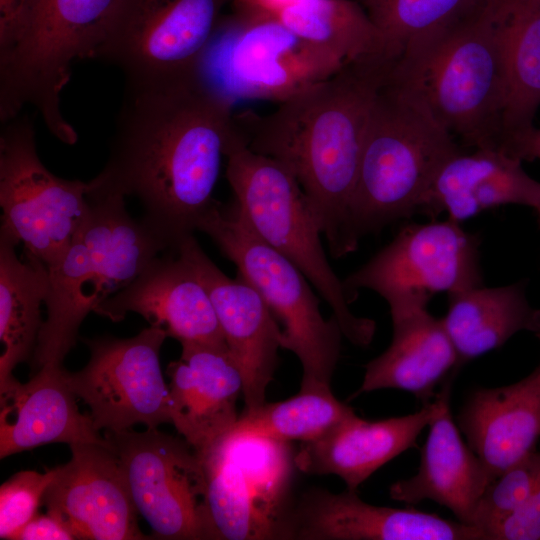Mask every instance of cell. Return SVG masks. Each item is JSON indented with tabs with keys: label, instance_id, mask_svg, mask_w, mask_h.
<instances>
[{
	"label": "cell",
	"instance_id": "6da1fadb",
	"mask_svg": "<svg viewBox=\"0 0 540 540\" xmlns=\"http://www.w3.org/2000/svg\"><path fill=\"white\" fill-rule=\"evenodd\" d=\"M232 100L203 70L125 80L108 158L88 193L138 199L141 217L175 251L219 203Z\"/></svg>",
	"mask_w": 540,
	"mask_h": 540
},
{
	"label": "cell",
	"instance_id": "7a4b0ae2",
	"mask_svg": "<svg viewBox=\"0 0 540 540\" xmlns=\"http://www.w3.org/2000/svg\"><path fill=\"white\" fill-rule=\"evenodd\" d=\"M394 61L378 56L345 64L269 114L234 115L250 149L293 173L336 258L357 248L349 207L369 115Z\"/></svg>",
	"mask_w": 540,
	"mask_h": 540
},
{
	"label": "cell",
	"instance_id": "3957f363",
	"mask_svg": "<svg viewBox=\"0 0 540 540\" xmlns=\"http://www.w3.org/2000/svg\"><path fill=\"white\" fill-rule=\"evenodd\" d=\"M511 1L493 0L465 19L412 39L388 75L417 94L465 147L501 151Z\"/></svg>",
	"mask_w": 540,
	"mask_h": 540
},
{
	"label": "cell",
	"instance_id": "277c9868",
	"mask_svg": "<svg viewBox=\"0 0 540 540\" xmlns=\"http://www.w3.org/2000/svg\"><path fill=\"white\" fill-rule=\"evenodd\" d=\"M88 215L49 271L47 317L33 365L63 366L90 312L125 288L155 257L171 250L147 223L127 211L125 197L90 194Z\"/></svg>",
	"mask_w": 540,
	"mask_h": 540
},
{
	"label": "cell",
	"instance_id": "5b68a950",
	"mask_svg": "<svg viewBox=\"0 0 540 540\" xmlns=\"http://www.w3.org/2000/svg\"><path fill=\"white\" fill-rule=\"evenodd\" d=\"M461 150L417 94L387 78L363 139L349 207L352 242L418 213L441 167Z\"/></svg>",
	"mask_w": 540,
	"mask_h": 540
},
{
	"label": "cell",
	"instance_id": "8992f818",
	"mask_svg": "<svg viewBox=\"0 0 540 540\" xmlns=\"http://www.w3.org/2000/svg\"><path fill=\"white\" fill-rule=\"evenodd\" d=\"M116 0H25L0 36V120L30 105L48 131L73 145L78 136L61 110L76 60L94 59Z\"/></svg>",
	"mask_w": 540,
	"mask_h": 540
},
{
	"label": "cell",
	"instance_id": "52a82bcc",
	"mask_svg": "<svg viewBox=\"0 0 540 540\" xmlns=\"http://www.w3.org/2000/svg\"><path fill=\"white\" fill-rule=\"evenodd\" d=\"M225 159L234 203L247 225L305 275L331 308L343 336L356 346H368L376 323L351 311L343 282L325 254L319 221L293 173L250 149L235 121Z\"/></svg>",
	"mask_w": 540,
	"mask_h": 540
},
{
	"label": "cell",
	"instance_id": "ba28073f",
	"mask_svg": "<svg viewBox=\"0 0 540 540\" xmlns=\"http://www.w3.org/2000/svg\"><path fill=\"white\" fill-rule=\"evenodd\" d=\"M261 295L279 321L282 348L298 358L300 389L330 387L343 333L335 317L325 319L311 284L285 256L262 241L236 204L220 202L199 226Z\"/></svg>",
	"mask_w": 540,
	"mask_h": 540
},
{
	"label": "cell",
	"instance_id": "9c48e42d",
	"mask_svg": "<svg viewBox=\"0 0 540 540\" xmlns=\"http://www.w3.org/2000/svg\"><path fill=\"white\" fill-rule=\"evenodd\" d=\"M89 183L50 172L36 146L32 118L19 114L0 133V233L47 266L66 251L85 221Z\"/></svg>",
	"mask_w": 540,
	"mask_h": 540
},
{
	"label": "cell",
	"instance_id": "30bf717a",
	"mask_svg": "<svg viewBox=\"0 0 540 540\" xmlns=\"http://www.w3.org/2000/svg\"><path fill=\"white\" fill-rule=\"evenodd\" d=\"M290 443L227 432L198 455L214 540L280 539L296 468Z\"/></svg>",
	"mask_w": 540,
	"mask_h": 540
},
{
	"label": "cell",
	"instance_id": "8fae6325",
	"mask_svg": "<svg viewBox=\"0 0 540 540\" xmlns=\"http://www.w3.org/2000/svg\"><path fill=\"white\" fill-rule=\"evenodd\" d=\"M134 506L166 540H214L201 458L184 440L147 428L105 431Z\"/></svg>",
	"mask_w": 540,
	"mask_h": 540
},
{
	"label": "cell",
	"instance_id": "7c38bea8",
	"mask_svg": "<svg viewBox=\"0 0 540 540\" xmlns=\"http://www.w3.org/2000/svg\"><path fill=\"white\" fill-rule=\"evenodd\" d=\"M229 0H116L94 59L117 66L125 80L203 70Z\"/></svg>",
	"mask_w": 540,
	"mask_h": 540
},
{
	"label": "cell",
	"instance_id": "4fadbf2b",
	"mask_svg": "<svg viewBox=\"0 0 540 540\" xmlns=\"http://www.w3.org/2000/svg\"><path fill=\"white\" fill-rule=\"evenodd\" d=\"M342 282L350 303L359 290H372L391 316L428 305L433 294L483 285L479 239L448 218L409 224Z\"/></svg>",
	"mask_w": 540,
	"mask_h": 540
},
{
	"label": "cell",
	"instance_id": "5bb4252c",
	"mask_svg": "<svg viewBox=\"0 0 540 540\" xmlns=\"http://www.w3.org/2000/svg\"><path fill=\"white\" fill-rule=\"evenodd\" d=\"M166 338L162 329L149 326L130 338L83 339L89 361L81 370L67 372V378L74 394L89 407L98 431L171 423L169 385L160 366Z\"/></svg>",
	"mask_w": 540,
	"mask_h": 540
},
{
	"label": "cell",
	"instance_id": "9a60e30c",
	"mask_svg": "<svg viewBox=\"0 0 540 540\" xmlns=\"http://www.w3.org/2000/svg\"><path fill=\"white\" fill-rule=\"evenodd\" d=\"M225 59L223 91L231 97L237 94L277 103L345 65L266 13H245V23L230 40Z\"/></svg>",
	"mask_w": 540,
	"mask_h": 540
},
{
	"label": "cell",
	"instance_id": "2e32d148",
	"mask_svg": "<svg viewBox=\"0 0 540 540\" xmlns=\"http://www.w3.org/2000/svg\"><path fill=\"white\" fill-rule=\"evenodd\" d=\"M282 540H486L476 527L414 508L377 506L357 492L305 491L285 514Z\"/></svg>",
	"mask_w": 540,
	"mask_h": 540
},
{
	"label": "cell",
	"instance_id": "e0dca14e",
	"mask_svg": "<svg viewBox=\"0 0 540 540\" xmlns=\"http://www.w3.org/2000/svg\"><path fill=\"white\" fill-rule=\"evenodd\" d=\"M71 458L54 468L43 505L81 540H139L137 523L120 462L111 446L70 444Z\"/></svg>",
	"mask_w": 540,
	"mask_h": 540
},
{
	"label": "cell",
	"instance_id": "ac0fdd59",
	"mask_svg": "<svg viewBox=\"0 0 540 540\" xmlns=\"http://www.w3.org/2000/svg\"><path fill=\"white\" fill-rule=\"evenodd\" d=\"M206 288L230 354L242 379L244 410L265 402L282 348V330L259 292L237 274L226 276L205 254L194 235L175 250Z\"/></svg>",
	"mask_w": 540,
	"mask_h": 540
},
{
	"label": "cell",
	"instance_id": "d6986e66",
	"mask_svg": "<svg viewBox=\"0 0 540 540\" xmlns=\"http://www.w3.org/2000/svg\"><path fill=\"white\" fill-rule=\"evenodd\" d=\"M94 312L113 322L134 312L180 344L227 346L206 288L176 251L155 257Z\"/></svg>",
	"mask_w": 540,
	"mask_h": 540
},
{
	"label": "cell",
	"instance_id": "ffe728a7",
	"mask_svg": "<svg viewBox=\"0 0 540 540\" xmlns=\"http://www.w3.org/2000/svg\"><path fill=\"white\" fill-rule=\"evenodd\" d=\"M167 366L171 424L198 455L236 424L243 390L240 369L227 346L182 343Z\"/></svg>",
	"mask_w": 540,
	"mask_h": 540
},
{
	"label": "cell",
	"instance_id": "44dd1931",
	"mask_svg": "<svg viewBox=\"0 0 540 540\" xmlns=\"http://www.w3.org/2000/svg\"><path fill=\"white\" fill-rule=\"evenodd\" d=\"M454 375L443 382L434 397L436 411L428 425L417 473L394 482L389 496L408 505L431 500L448 508L459 522L472 526L476 506L494 479L463 440L453 419L450 394Z\"/></svg>",
	"mask_w": 540,
	"mask_h": 540
},
{
	"label": "cell",
	"instance_id": "7402d4cb",
	"mask_svg": "<svg viewBox=\"0 0 540 540\" xmlns=\"http://www.w3.org/2000/svg\"><path fill=\"white\" fill-rule=\"evenodd\" d=\"M436 411L434 398L412 414L365 420L352 413L321 436L301 442L294 454L296 468L306 474L336 475L349 491L404 451L416 440Z\"/></svg>",
	"mask_w": 540,
	"mask_h": 540
},
{
	"label": "cell",
	"instance_id": "603a6c76",
	"mask_svg": "<svg viewBox=\"0 0 540 540\" xmlns=\"http://www.w3.org/2000/svg\"><path fill=\"white\" fill-rule=\"evenodd\" d=\"M63 366H44L26 383L0 391V458L48 443L111 446L82 414Z\"/></svg>",
	"mask_w": 540,
	"mask_h": 540
},
{
	"label": "cell",
	"instance_id": "cb8c5ba5",
	"mask_svg": "<svg viewBox=\"0 0 540 540\" xmlns=\"http://www.w3.org/2000/svg\"><path fill=\"white\" fill-rule=\"evenodd\" d=\"M457 425L495 480L534 451L540 438V364L516 383L475 390Z\"/></svg>",
	"mask_w": 540,
	"mask_h": 540
},
{
	"label": "cell",
	"instance_id": "d4e9b609",
	"mask_svg": "<svg viewBox=\"0 0 540 540\" xmlns=\"http://www.w3.org/2000/svg\"><path fill=\"white\" fill-rule=\"evenodd\" d=\"M540 183L530 177L522 161L502 151L461 150L437 173L418 213L435 217L442 212L461 223L498 206L515 204L536 208Z\"/></svg>",
	"mask_w": 540,
	"mask_h": 540
},
{
	"label": "cell",
	"instance_id": "484cf974",
	"mask_svg": "<svg viewBox=\"0 0 540 540\" xmlns=\"http://www.w3.org/2000/svg\"><path fill=\"white\" fill-rule=\"evenodd\" d=\"M389 347L365 366L363 381L353 397L380 389H399L423 404L433 400L439 383L460 368L457 352L442 318L427 306L391 316Z\"/></svg>",
	"mask_w": 540,
	"mask_h": 540
},
{
	"label": "cell",
	"instance_id": "4316f807",
	"mask_svg": "<svg viewBox=\"0 0 540 540\" xmlns=\"http://www.w3.org/2000/svg\"><path fill=\"white\" fill-rule=\"evenodd\" d=\"M525 288L520 281L448 294L442 321L460 366L501 347L518 332L540 333V309L530 305Z\"/></svg>",
	"mask_w": 540,
	"mask_h": 540
},
{
	"label": "cell",
	"instance_id": "83f0119b",
	"mask_svg": "<svg viewBox=\"0 0 540 540\" xmlns=\"http://www.w3.org/2000/svg\"><path fill=\"white\" fill-rule=\"evenodd\" d=\"M0 233V391L17 382L15 367L33 355L43 325L41 305L49 291L47 265Z\"/></svg>",
	"mask_w": 540,
	"mask_h": 540
},
{
	"label": "cell",
	"instance_id": "f1b7e54d",
	"mask_svg": "<svg viewBox=\"0 0 540 540\" xmlns=\"http://www.w3.org/2000/svg\"><path fill=\"white\" fill-rule=\"evenodd\" d=\"M505 66L501 151L514 157L517 142L535 127L540 106V4L511 1L505 26Z\"/></svg>",
	"mask_w": 540,
	"mask_h": 540
},
{
	"label": "cell",
	"instance_id": "f546056e",
	"mask_svg": "<svg viewBox=\"0 0 540 540\" xmlns=\"http://www.w3.org/2000/svg\"><path fill=\"white\" fill-rule=\"evenodd\" d=\"M262 13L272 15L343 64L377 56L389 58L378 29L358 1L286 0Z\"/></svg>",
	"mask_w": 540,
	"mask_h": 540
},
{
	"label": "cell",
	"instance_id": "4dcf8cb0",
	"mask_svg": "<svg viewBox=\"0 0 540 540\" xmlns=\"http://www.w3.org/2000/svg\"><path fill=\"white\" fill-rule=\"evenodd\" d=\"M353 409L333 394L331 387L300 389L283 401L244 410L230 430L247 436L306 442L321 436Z\"/></svg>",
	"mask_w": 540,
	"mask_h": 540
},
{
	"label": "cell",
	"instance_id": "1f68e13d",
	"mask_svg": "<svg viewBox=\"0 0 540 540\" xmlns=\"http://www.w3.org/2000/svg\"><path fill=\"white\" fill-rule=\"evenodd\" d=\"M396 60L412 39L454 24L493 0H357Z\"/></svg>",
	"mask_w": 540,
	"mask_h": 540
},
{
	"label": "cell",
	"instance_id": "d6a6232c",
	"mask_svg": "<svg viewBox=\"0 0 540 540\" xmlns=\"http://www.w3.org/2000/svg\"><path fill=\"white\" fill-rule=\"evenodd\" d=\"M540 482V452L535 450L499 475L485 489L472 519L488 540V533L523 507Z\"/></svg>",
	"mask_w": 540,
	"mask_h": 540
},
{
	"label": "cell",
	"instance_id": "836d02e7",
	"mask_svg": "<svg viewBox=\"0 0 540 540\" xmlns=\"http://www.w3.org/2000/svg\"><path fill=\"white\" fill-rule=\"evenodd\" d=\"M55 475L54 468L44 473L23 470L0 487V539L14 540L16 534L37 514L45 492Z\"/></svg>",
	"mask_w": 540,
	"mask_h": 540
},
{
	"label": "cell",
	"instance_id": "e575fe53",
	"mask_svg": "<svg viewBox=\"0 0 540 540\" xmlns=\"http://www.w3.org/2000/svg\"><path fill=\"white\" fill-rule=\"evenodd\" d=\"M489 540H540V482L529 501L488 533Z\"/></svg>",
	"mask_w": 540,
	"mask_h": 540
},
{
	"label": "cell",
	"instance_id": "d590c367",
	"mask_svg": "<svg viewBox=\"0 0 540 540\" xmlns=\"http://www.w3.org/2000/svg\"><path fill=\"white\" fill-rule=\"evenodd\" d=\"M65 523L52 513L37 514L14 537V540H72Z\"/></svg>",
	"mask_w": 540,
	"mask_h": 540
},
{
	"label": "cell",
	"instance_id": "8d00e7d4",
	"mask_svg": "<svg viewBox=\"0 0 540 540\" xmlns=\"http://www.w3.org/2000/svg\"><path fill=\"white\" fill-rule=\"evenodd\" d=\"M521 161L540 160V129L533 127L516 144L513 152Z\"/></svg>",
	"mask_w": 540,
	"mask_h": 540
},
{
	"label": "cell",
	"instance_id": "74e56055",
	"mask_svg": "<svg viewBox=\"0 0 540 540\" xmlns=\"http://www.w3.org/2000/svg\"><path fill=\"white\" fill-rule=\"evenodd\" d=\"M25 0H0V36L14 25Z\"/></svg>",
	"mask_w": 540,
	"mask_h": 540
},
{
	"label": "cell",
	"instance_id": "f35d334b",
	"mask_svg": "<svg viewBox=\"0 0 540 540\" xmlns=\"http://www.w3.org/2000/svg\"><path fill=\"white\" fill-rule=\"evenodd\" d=\"M286 0H238L241 9L255 12H268Z\"/></svg>",
	"mask_w": 540,
	"mask_h": 540
},
{
	"label": "cell",
	"instance_id": "ab89813d",
	"mask_svg": "<svg viewBox=\"0 0 540 540\" xmlns=\"http://www.w3.org/2000/svg\"><path fill=\"white\" fill-rule=\"evenodd\" d=\"M535 210H536L537 213H538V216H539V222H540V201H539L538 205L536 206Z\"/></svg>",
	"mask_w": 540,
	"mask_h": 540
},
{
	"label": "cell",
	"instance_id": "60d3db41",
	"mask_svg": "<svg viewBox=\"0 0 540 540\" xmlns=\"http://www.w3.org/2000/svg\"><path fill=\"white\" fill-rule=\"evenodd\" d=\"M529 1H532V2H535V3L540 4V0H529Z\"/></svg>",
	"mask_w": 540,
	"mask_h": 540
},
{
	"label": "cell",
	"instance_id": "b9f144b4",
	"mask_svg": "<svg viewBox=\"0 0 540 540\" xmlns=\"http://www.w3.org/2000/svg\"><path fill=\"white\" fill-rule=\"evenodd\" d=\"M537 336L540 338V333H538Z\"/></svg>",
	"mask_w": 540,
	"mask_h": 540
}]
</instances>
